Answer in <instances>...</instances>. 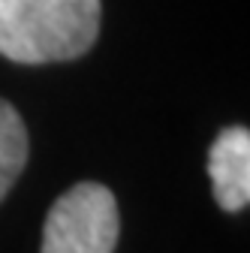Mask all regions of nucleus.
I'll use <instances>...</instances> for the list:
<instances>
[{
  "label": "nucleus",
  "mask_w": 250,
  "mask_h": 253,
  "mask_svg": "<svg viewBox=\"0 0 250 253\" xmlns=\"http://www.w3.org/2000/svg\"><path fill=\"white\" fill-rule=\"evenodd\" d=\"M100 34V0H0V54L15 63L82 57Z\"/></svg>",
  "instance_id": "1"
},
{
  "label": "nucleus",
  "mask_w": 250,
  "mask_h": 253,
  "mask_svg": "<svg viewBox=\"0 0 250 253\" xmlns=\"http://www.w3.org/2000/svg\"><path fill=\"white\" fill-rule=\"evenodd\" d=\"M121 232L118 202L97 181H82L60 196L42 226V253H115Z\"/></svg>",
  "instance_id": "2"
},
{
  "label": "nucleus",
  "mask_w": 250,
  "mask_h": 253,
  "mask_svg": "<svg viewBox=\"0 0 250 253\" xmlns=\"http://www.w3.org/2000/svg\"><path fill=\"white\" fill-rule=\"evenodd\" d=\"M208 175L214 199L223 211H241L250 202V133L247 126H226L208 151Z\"/></svg>",
  "instance_id": "3"
},
{
  "label": "nucleus",
  "mask_w": 250,
  "mask_h": 253,
  "mask_svg": "<svg viewBox=\"0 0 250 253\" xmlns=\"http://www.w3.org/2000/svg\"><path fill=\"white\" fill-rule=\"evenodd\" d=\"M27 163V130L12 103L0 97V202Z\"/></svg>",
  "instance_id": "4"
}]
</instances>
